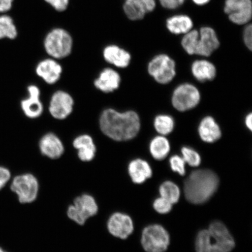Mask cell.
Listing matches in <instances>:
<instances>
[{
	"label": "cell",
	"mask_w": 252,
	"mask_h": 252,
	"mask_svg": "<svg viewBox=\"0 0 252 252\" xmlns=\"http://www.w3.org/2000/svg\"><path fill=\"white\" fill-rule=\"evenodd\" d=\"M199 32L191 30L184 34L181 40L183 49L189 55H196Z\"/></svg>",
	"instance_id": "f1b7e54d"
},
{
	"label": "cell",
	"mask_w": 252,
	"mask_h": 252,
	"mask_svg": "<svg viewBox=\"0 0 252 252\" xmlns=\"http://www.w3.org/2000/svg\"><path fill=\"white\" fill-rule=\"evenodd\" d=\"M243 37L245 46L251 51L252 50V25L251 24H248L245 27Z\"/></svg>",
	"instance_id": "8d00e7d4"
},
{
	"label": "cell",
	"mask_w": 252,
	"mask_h": 252,
	"mask_svg": "<svg viewBox=\"0 0 252 252\" xmlns=\"http://www.w3.org/2000/svg\"><path fill=\"white\" fill-rule=\"evenodd\" d=\"M43 1L59 12H63L67 10L70 2V0H43Z\"/></svg>",
	"instance_id": "d6a6232c"
},
{
	"label": "cell",
	"mask_w": 252,
	"mask_h": 252,
	"mask_svg": "<svg viewBox=\"0 0 252 252\" xmlns=\"http://www.w3.org/2000/svg\"><path fill=\"white\" fill-rule=\"evenodd\" d=\"M155 130L159 135H168L174 130L175 122L172 116L166 114L157 115L154 121Z\"/></svg>",
	"instance_id": "484cf974"
},
{
	"label": "cell",
	"mask_w": 252,
	"mask_h": 252,
	"mask_svg": "<svg viewBox=\"0 0 252 252\" xmlns=\"http://www.w3.org/2000/svg\"><path fill=\"white\" fill-rule=\"evenodd\" d=\"M147 71L157 83L168 84L176 76V63L168 55H158L151 60L147 66Z\"/></svg>",
	"instance_id": "52a82bcc"
},
{
	"label": "cell",
	"mask_w": 252,
	"mask_h": 252,
	"mask_svg": "<svg viewBox=\"0 0 252 252\" xmlns=\"http://www.w3.org/2000/svg\"><path fill=\"white\" fill-rule=\"evenodd\" d=\"M224 12L232 23L248 24L252 16V0H225Z\"/></svg>",
	"instance_id": "30bf717a"
},
{
	"label": "cell",
	"mask_w": 252,
	"mask_h": 252,
	"mask_svg": "<svg viewBox=\"0 0 252 252\" xmlns=\"http://www.w3.org/2000/svg\"><path fill=\"white\" fill-rule=\"evenodd\" d=\"M201 94L190 83H184L175 88L171 97L172 105L178 111L184 112L196 108L200 103Z\"/></svg>",
	"instance_id": "ba28073f"
},
{
	"label": "cell",
	"mask_w": 252,
	"mask_h": 252,
	"mask_svg": "<svg viewBox=\"0 0 252 252\" xmlns=\"http://www.w3.org/2000/svg\"><path fill=\"white\" fill-rule=\"evenodd\" d=\"M169 163L173 172L178 173L181 176L185 175L186 162L182 157L178 155L173 156L169 159Z\"/></svg>",
	"instance_id": "4dcf8cb0"
},
{
	"label": "cell",
	"mask_w": 252,
	"mask_h": 252,
	"mask_svg": "<svg viewBox=\"0 0 252 252\" xmlns=\"http://www.w3.org/2000/svg\"><path fill=\"white\" fill-rule=\"evenodd\" d=\"M62 65L55 59H46L39 63L36 68V74L46 83L54 84L61 77Z\"/></svg>",
	"instance_id": "2e32d148"
},
{
	"label": "cell",
	"mask_w": 252,
	"mask_h": 252,
	"mask_svg": "<svg viewBox=\"0 0 252 252\" xmlns=\"http://www.w3.org/2000/svg\"><path fill=\"white\" fill-rule=\"evenodd\" d=\"M160 196L169 201L172 204L178 202L181 196V191L175 183L166 181L159 188Z\"/></svg>",
	"instance_id": "4316f807"
},
{
	"label": "cell",
	"mask_w": 252,
	"mask_h": 252,
	"mask_svg": "<svg viewBox=\"0 0 252 252\" xmlns=\"http://www.w3.org/2000/svg\"><path fill=\"white\" fill-rule=\"evenodd\" d=\"M74 103L73 98L70 94L63 91H56L50 99L49 113L56 119L64 120L70 115Z\"/></svg>",
	"instance_id": "7c38bea8"
},
{
	"label": "cell",
	"mask_w": 252,
	"mask_h": 252,
	"mask_svg": "<svg viewBox=\"0 0 252 252\" xmlns=\"http://www.w3.org/2000/svg\"><path fill=\"white\" fill-rule=\"evenodd\" d=\"M39 149L43 156L52 159L59 158L64 152L62 140L52 133H47L41 138Z\"/></svg>",
	"instance_id": "9a60e30c"
},
{
	"label": "cell",
	"mask_w": 252,
	"mask_h": 252,
	"mask_svg": "<svg viewBox=\"0 0 252 252\" xmlns=\"http://www.w3.org/2000/svg\"><path fill=\"white\" fill-rule=\"evenodd\" d=\"M46 52L52 58L62 59L71 54L73 39L68 32L62 28H55L47 33L43 42Z\"/></svg>",
	"instance_id": "5b68a950"
},
{
	"label": "cell",
	"mask_w": 252,
	"mask_h": 252,
	"mask_svg": "<svg viewBox=\"0 0 252 252\" xmlns=\"http://www.w3.org/2000/svg\"><path fill=\"white\" fill-rule=\"evenodd\" d=\"M182 158L189 166L197 167L200 165L201 158L196 150L189 147H184L181 150Z\"/></svg>",
	"instance_id": "f546056e"
},
{
	"label": "cell",
	"mask_w": 252,
	"mask_h": 252,
	"mask_svg": "<svg viewBox=\"0 0 252 252\" xmlns=\"http://www.w3.org/2000/svg\"><path fill=\"white\" fill-rule=\"evenodd\" d=\"M99 126L102 133L110 139L126 141L133 139L139 133L141 121L133 110L120 112L109 108L100 115Z\"/></svg>",
	"instance_id": "6da1fadb"
},
{
	"label": "cell",
	"mask_w": 252,
	"mask_h": 252,
	"mask_svg": "<svg viewBox=\"0 0 252 252\" xmlns=\"http://www.w3.org/2000/svg\"><path fill=\"white\" fill-rule=\"evenodd\" d=\"M121 83V75L112 68H107L100 72L94 81V86L104 93H110L117 90Z\"/></svg>",
	"instance_id": "ac0fdd59"
},
{
	"label": "cell",
	"mask_w": 252,
	"mask_h": 252,
	"mask_svg": "<svg viewBox=\"0 0 252 252\" xmlns=\"http://www.w3.org/2000/svg\"><path fill=\"white\" fill-rule=\"evenodd\" d=\"M8 185L21 204H32L38 196L39 182L32 173L23 172L15 175L11 178Z\"/></svg>",
	"instance_id": "277c9868"
},
{
	"label": "cell",
	"mask_w": 252,
	"mask_h": 252,
	"mask_svg": "<svg viewBox=\"0 0 252 252\" xmlns=\"http://www.w3.org/2000/svg\"><path fill=\"white\" fill-rule=\"evenodd\" d=\"M171 151V145L164 135H158L154 137L150 143L151 155L156 160L166 158Z\"/></svg>",
	"instance_id": "cb8c5ba5"
},
{
	"label": "cell",
	"mask_w": 252,
	"mask_h": 252,
	"mask_svg": "<svg viewBox=\"0 0 252 252\" xmlns=\"http://www.w3.org/2000/svg\"><path fill=\"white\" fill-rule=\"evenodd\" d=\"M245 124L249 130L251 131L252 130V114L251 112L248 113V114L246 116Z\"/></svg>",
	"instance_id": "f35d334b"
},
{
	"label": "cell",
	"mask_w": 252,
	"mask_h": 252,
	"mask_svg": "<svg viewBox=\"0 0 252 252\" xmlns=\"http://www.w3.org/2000/svg\"><path fill=\"white\" fill-rule=\"evenodd\" d=\"M167 29L172 34H185L193 29V23L191 19L187 15H173L167 19Z\"/></svg>",
	"instance_id": "603a6c76"
},
{
	"label": "cell",
	"mask_w": 252,
	"mask_h": 252,
	"mask_svg": "<svg viewBox=\"0 0 252 252\" xmlns=\"http://www.w3.org/2000/svg\"><path fill=\"white\" fill-rule=\"evenodd\" d=\"M0 252H8V251H5V250H4V249H3L1 247H0Z\"/></svg>",
	"instance_id": "60d3db41"
},
{
	"label": "cell",
	"mask_w": 252,
	"mask_h": 252,
	"mask_svg": "<svg viewBox=\"0 0 252 252\" xmlns=\"http://www.w3.org/2000/svg\"><path fill=\"white\" fill-rule=\"evenodd\" d=\"M103 56L106 62L121 68L128 67L131 59L130 53L116 45L106 46L103 49Z\"/></svg>",
	"instance_id": "d6986e66"
},
{
	"label": "cell",
	"mask_w": 252,
	"mask_h": 252,
	"mask_svg": "<svg viewBox=\"0 0 252 252\" xmlns=\"http://www.w3.org/2000/svg\"><path fill=\"white\" fill-rule=\"evenodd\" d=\"M195 4L198 5H203L207 4L210 1V0H192Z\"/></svg>",
	"instance_id": "ab89813d"
},
{
	"label": "cell",
	"mask_w": 252,
	"mask_h": 252,
	"mask_svg": "<svg viewBox=\"0 0 252 252\" xmlns=\"http://www.w3.org/2000/svg\"><path fill=\"white\" fill-rule=\"evenodd\" d=\"M143 7L147 13L152 12L156 7V0H131Z\"/></svg>",
	"instance_id": "e575fe53"
},
{
	"label": "cell",
	"mask_w": 252,
	"mask_h": 252,
	"mask_svg": "<svg viewBox=\"0 0 252 252\" xmlns=\"http://www.w3.org/2000/svg\"><path fill=\"white\" fill-rule=\"evenodd\" d=\"M128 173L135 184H141L152 176L153 171L149 163L144 159L132 160L128 165Z\"/></svg>",
	"instance_id": "44dd1931"
},
{
	"label": "cell",
	"mask_w": 252,
	"mask_h": 252,
	"mask_svg": "<svg viewBox=\"0 0 252 252\" xmlns=\"http://www.w3.org/2000/svg\"><path fill=\"white\" fill-rule=\"evenodd\" d=\"M192 75L200 83L213 81L217 75V68L213 63L207 60H196L191 66Z\"/></svg>",
	"instance_id": "7402d4cb"
},
{
	"label": "cell",
	"mask_w": 252,
	"mask_h": 252,
	"mask_svg": "<svg viewBox=\"0 0 252 252\" xmlns=\"http://www.w3.org/2000/svg\"><path fill=\"white\" fill-rule=\"evenodd\" d=\"M154 210L161 214H168L172 209V204L164 198L160 197L157 198L153 204Z\"/></svg>",
	"instance_id": "1f68e13d"
},
{
	"label": "cell",
	"mask_w": 252,
	"mask_h": 252,
	"mask_svg": "<svg viewBox=\"0 0 252 252\" xmlns=\"http://www.w3.org/2000/svg\"><path fill=\"white\" fill-rule=\"evenodd\" d=\"M18 35V28L13 18L8 14H0V40H14Z\"/></svg>",
	"instance_id": "d4e9b609"
},
{
	"label": "cell",
	"mask_w": 252,
	"mask_h": 252,
	"mask_svg": "<svg viewBox=\"0 0 252 252\" xmlns=\"http://www.w3.org/2000/svg\"><path fill=\"white\" fill-rule=\"evenodd\" d=\"M123 9L126 17L132 21L143 20L147 14L146 10L141 6L135 4L131 0H125Z\"/></svg>",
	"instance_id": "83f0119b"
},
{
	"label": "cell",
	"mask_w": 252,
	"mask_h": 252,
	"mask_svg": "<svg viewBox=\"0 0 252 252\" xmlns=\"http://www.w3.org/2000/svg\"><path fill=\"white\" fill-rule=\"evenodd\" d=\"M220 45L218 36L212 28L204 27L200 28L196 55L210 56L219 48Z\"/></svg>",
	"instance_id": "4fadbf2b"
},
{
	"label": "cell",
	"mask_w": 252,
	"mask_h": 252,
	"mask_svg": "<svg viewBox=\"0 0 252 252\" xmlns=\"http://www.w3.org/2000/svg\"><path fill=\"white\" fill-rule=\"evenodd\" d=\"M107 229L115 238L126 239L134 231V223L127 214L116 212L112 214L107 222Z\"/></svg>",
	"instance_id": "8fae6325"
},
{
	"label": "cell",
	"mask_w": 252,
	"mask_h": 252,
	"mask_svg": "<svg viewBox=\"0 0 252 252\" xmlns=\"http://www.w3.org/2000/svg\"><path fill=\"white\" fill-rule=\"evenodd\" d=\"M186 0H159L160 5L163 8L168 9H175L184 4Z\"/></svg>",
	"instance_id": "d590c367"
},
{
	"label": "cell",
	"mask_w": 252,
	"mask_h": 252,
	"mask_svg": "<svg viewBox=\"0 0 252 252\" xmlns=\"http://www.w3.org/2000/svg\"><path fill=\"white\" fill-rule=\"evenodd\" d=\"M198 133L201 140L206 143H214L222 137L220 125L211 116H205L198 127Z\"/></svg>",
	"instance_id": "e0dca14e"
},
{
	"label": "cell",
	"mask_w": 252,
	"mask_h": 252,
	"mask_svg": "<svg viewBox=\"0 0 252 252\" xmlns=\"http://www.w3.org/2000/svg\"><path fill=\"white\" fill-rule=\"evenodd\" d=\"M235 246L231 233L220 221H214L207 229L201 230L196 239L197 252H230Z\"/></svg>",
	"instance_id": "3957f363"
},
{
	"label": "cell",
	"mask_w": 252,
	"mask_h": 252,
	"mask_svg": "<svg viewBox=\"0 0 252 252\" xmlns=\"http://www.w3.org/2000/svg\"><path fill=\"white\" fill-rule=\"evenodd\" d=\"M11 178L12 174L10 170L7 167L0 166V191L9 184Z\"/></svg>",
	"instance_id": "836d02e7"
},
{
	"label": "cell",
	"mask_w": 252,
	"mask_h": 252,
	"mask_svg": "<svg viewBox=\"0 0 252 252\" xmlns=\"http://www.w3.org/2000/svg\"><path fill=\"white\" fill-rule=\"evenodd\" d=\"M99 207L95 198L89 194H83L75 198L73 203L68 206V219L80 225L98 213Z\"/></svg>",
	"instance_id": "8992f818"
},
{
	"label": "cell",
	"mask_w": 252,
	"mask_h": 252,
	"mask_svg": "<svg viewBox=\"0 0 252 252\" xmlns=\"http://www.w3.org/2000/svg\"><path fill=\"white\" fill-rule=\"evenodd\" d=\"M29 97L22 100L21 106L27 117L35 119L40 117L43 112V104L40 100V90L36 86L32 85L28 88Z\"/></svg>",
	"instance_id": "5bb4252c"
},
{
	"label": "cell",
	"mask_w": 252,
	"mask_h": 252,
	"mask_svg": "<svg viewBox=\"0 0 252 252\" xmlns=\"http://www.w3.org/2000/svg\"><path fill=\"white\" fill-rule=\"evenodd\" d=\"M75 149L77 150L78 158L81 161H92L96 156V148L93 138L90 135L83 134L75 138L72 143Z\"/></svg>",
	"instance_id": "ffe728a7"
},
{
	"label": "cell",
	"mask_w": 252,
	"mask_h": 252,
	"mask_svg": "<svg viewBox=\"0 0 252 252\" xmlns=\"http://www.w3.org/2000/svg\"><path fill=\"white\" fill-rule=\"evenodd\" d=\"M219 184V176L212 170H196L185 182V197L192 204L205 203L216 193Z\"/></svg>",
	"instance_id": "7a4b0ae2"
},
{
	"label": "cell",
	"mask_w": 252,
	"mask_h": 252,
	"mask_svg": "<svg viewBox=\"0 0 252 252\" xmlns=\"http://www.w3.org/2000/svg\"><path fill=\"white\" fill-rule=\"evenodd\" d=\"M15 0H0V14H8L13 8Z\"/></svg>",
	"instance_id": "74e56055"
},
{
	"label": "cell",
	"mask_w": 252,
	"mask_h": 252,
	"mask_svg": "<svg viewBox=\"0 0 252 252\" xmlns=\"http://www.w3.org/2000/svg\"><path fill=\"white\" fill-rule=\"evenodd\" d=\"M169 244L168 232L161 225L148 226L142 232L141 245L147 252H165Z\"/></svg>",
	"instance_id": "9c48e42d"
}]
</instances>
